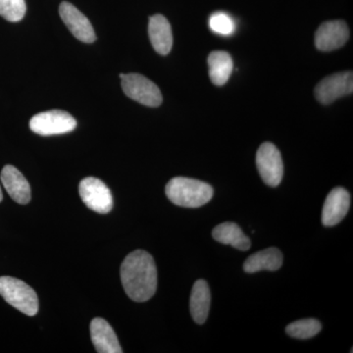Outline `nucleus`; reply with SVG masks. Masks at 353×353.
I'll return each mask as SVG.
<instances>
[{"label":"nucleus","mask_w":353,"mask_h":353,"mask_svg":"<svg viewBox=\"0 0 353 353\" xmlns=\"http://www.w3.org/2000/svg\"><path fill=\"white\" fill-rule=\"evenodd\" d=\"M321 323L310 318V319L299 320V321L290 323L285 328V333L292 338L307 340L315 336L321 331Z\"/></svg>","instance_id":"19"},{"label":"nucleus","mask_w":353,"mask_h":353,"mask_svg":"<svg viewBox=\"0 0 353 353\" xmlns=\"http://www.w3.org/2000/svg\"><path fill=\"white\" fill-rule=\"evenodd\" d=\"M350 206V192L343 188L332 190L325 201L322 210V224L336 226L347 216Z\"/></svg>","instance_id":"11"},{"label":"nucleus","mask_w":353,"mask_h":353,"mask_svg":"<svg viewBox=\"0 0 353 353\" xmlns=\"http://www.w3.org/2000/svg\"><path fill=\"white\" fill-rule=\"evenodd\" d=\"M59 14L70 32L79 41L85 43H94L97 39L94 28L88 18L73 4L67 1L62 2L59 6Z\"/></svg>","instance_id":"10"},{"label":"nucleus","mask_w":353,"mask_h":353,"mask_svg":"<svg viewBox=\"0 0 353 353\" xmlns=\"http://www.w3.org/2000/svg\"><path fill=\"white\" fill-rule=\"evenodd\" d=\"M90 338L99 353H122L117 336L106 320L94 318L90 323Z\"/></svg>","instance_id":"13"},{"label":"nucleus","mask_w":353,"mask_h":353,"mask_svg":"<svg viewBox=\"0 0 353 353\" xmlns=\"http://www.w3.org/2000/svg\"><path fill=\"white\" fill-rule=\"evenodd\" d=\"M212 236L218 243L232 245L243 252L250 250L252 245L250 239L243 234L239 225L233 222L218 225L213 229Z\"/></svg>","instance_id":"18"},{"label":"nucleus","mask_w":353,"mask_h":353,"mask_svg":"<svg viewBox=\"0 0 353 353\" xmlns=\"http://www.w3.org/2000/svg\"><path fill=\"white\" fill-rule=\"evenodd\" d=\"M76 126L75 118L62 110L39 113L30 121L32 131L44 137L66 134L74 131Z\"/></svg>","instance_id":"5"},{"label":"nucleus","mask_w":353,"mask_h":353,"mask_svg":"<svg viewBox=\"0 0 353 353\" xmlns=\"http://www.w3.org/2000/svg\"><path fill=\"white\" fill-rule=\"evenodd\" d=\"M209 77L211 82L221 87L228 82L233 72L234 62L226 51L216 50L208 58Z\"/></svg>","instance_id":"17"},{"label":"nucleus","mask_w":353,"mask_h":353,"mask_svg":"<svg viewBox=\"0 0 353 353\" xmlns=\"http://www.w3.org/2000/svg\"><path fill=\"white\" fill-rule=\"evenodd\" d=\"M353 74L352 71L341 72L323 79L315 88V97L325 105L331 104L340 97L352 94Z\"/></svg>","instance_id":"8"},{"label":"nucleus","mask_w":353,"mask_h":353,"mask_svg":"<svg viewBox=\"0 0 353 353\" xmlns=\"http://www.w3.org/2000/svg\"><path fill=\"white\" fill-rule=\"evenodd\" d=\"M257 169L263 182L270 187H278L284 176V163L275 145L264 143L256 154Z\"/></svg>","instance_id":"7"},{"label":"nucleus","mask_w":353,"mask_h":353,"mask_svg":"<svg viewBox=\"0 0 353 353\" xmlns=\"http://www.w3.org/2000/svg\"><path fill=\"white\" fill-rule=\"evenodd\" d=\"M209 27L216 34L230 36L236 29V24L231 16L224 12H216L209 18Z\"/></svg>","instance_id":"21"},{"label":"nucleus","mask_w":353,"mask_h":353,"mask_svg":"<svg viewBox=\"0 0 353 353\" xmlns=\"http://www.w3.org/2000/svg\"><path fill=\"white\" fill-rule=\"evenodd\" d=\"M282 264V252L278 248H269L250 255L243 263V270L250 274L262 270L276 271Z\"/></svg>","instance_id":"16"},{"label":"nucleus","mask_w":353,"mask_h":353,"mask_svg":"<svg viewBox=\"0 0 353 353\" xmlns=\"http://www.w3.org/2000/svg\"><path fill=\"white\" fill-rule=\"evenodd\" d=\"M0 296L26 315L34 316L38 313L39 299L36 292L19 279L0 277Z\"/></svg>","instance_id":"3"},{"label":"nucleus","mask_w":353,"mask_h":353,"mask_svg":"<svg viewBox=\"0 0 353 353\" xmlns=\"http://www.w3.org/2000/svg\"><path fill=\"white\" fill-rule=\"evenodd\" d=\"M211 294L208 282L197 280L192 287L190 299V314L197 324L205 323L210 309Z\"/></svg>","instance_id":"15"},{"label":"nucleus","mask_w":353,"mask_h":353,"mask_svg":"<svg viewBox=\"0 0 353 353\" xmlns=\"http://www.w3.org/2000/svg\"><path fill=\"white\" fill-rule=\"evenodd\" d=\"M350 38V30L345 21L334 20L323 23L315 34V46L321 51L338 50Z\"/></svg>","instance_id":"9"},{"label":"nucleus","mask_w":353,"mask_h":353,"mask_svg":"<svg viewBox=\"0 0 353 353\" xmlns=\"http://www.w3.org/2000/svg\"><path fill=\"white\" fill-rule=\"evenodd\" d=\"M165 192L169 201L187 208L205 205L214 196V190L209 183L185 176H175L169 181Z\"/></svg>","instance_id":"2"},{"label":"nucleus","mask_w":353,"mask_h":353,"mask_svg":"<svg viewBox=\"0 0 353 353\" xmlns=\"http://www.w3.org/2000/svg\"><path fill=\"white\" fill-rule=\"evenodd\" d=\"M79 194L88 208L99 213L108 214L113 208L111 190L99 179L88 176L79 185Z\"/></svg>","instance_id":"6"},{"label":"nucleus","mask_w":353,"mask_h":353,"mask_svg":"<svg viewBox=\"0 0 353 353\" xmlns=\"http://www.w3.org/2000/svg\"><path fill=\"white\" fill-rule=\"evenodd\" d=\"M1 182L14 201L28 204L31 201V187L24 175L12 165H6L1 171Z\"/></svg>","instance_id":"12"},{"label":"nucleus","mask_w":353,"mask_h":353,"mask_svg":"<svg viewBox=\"0 0 353 353\" xmlns=\"http://www.w3.org/2000/svg\"><path fill=\"white\" fill-rule=\"evenodd\" d=\"M125 94L148 108H158L162 103L159 88L145 76L139 74H120Z\"/></svg>","instance_id":"4"},{"label":"nucleus","mask_w":353,"mask_h":353,"mask_svg":"<svg viewBox=\"0 0 353 353\" xmlns=\"http://www.w3.org/2000/svg\"><path fill=\"white\" fill-rule=\"evenodd\" d=\"M2 199H3V194H2L1 187H0V202L2 201Z\"/></svg>","instance_id":"22"},{"label":"nucleus","mask_w":353,"mask_h":353,"mask_svg":"<svg viewBox=\"0 0 353 353\" xmlns=\"http://www.w3.org/2000/svg\"><path fill=\"white\" fill-rule=\"evenodd\" d=\"M25 0H0V16L9 22H19L26 14Z\"/></svg>","instance_id":"20"},{"label":"nucleus","mask_w":353,"mask_h":353,"mask_svg":"<svg viewBox=\"0 0 353 353\" xmlns=\"http://www.w3.org/2000/svg\"><path fill=\"white\" fill-rule=\"evenodd\" d=\"M121 282L127 296L136 303L150 301L157 289L154 259L145 250H134L121 265Z\"/></svg>","instance_id":"1"},{"label":"nucleus","mask_w":353,"mask_h":353,"mask_svg":"<svg viewBox=\"0 0 353 353\" xmlns=\"http://www.w3.org/2000/svg\"><path fill=\"white\" fill-rule=\"evenodd\" d=\"M148 34L153 48L159 54L167 55L173 46V34L170 23L163 15L152 16L148 23Z\"/></svg>","instance_id":"14"}]
</instances>
